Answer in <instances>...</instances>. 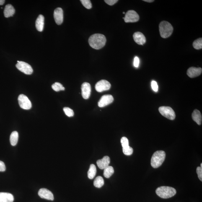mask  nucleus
<instances>
[{"label":"nucleus","mask_w":202,"mask_h":202,"mask_svg":"<svg viewBox=\"0 0 202 202\" xmlns=\"http://www.w3.org/2000/svg\"><path fill=\"white\" fill-rule=\"evenodd\" d=\"M197 173L198 175V178L202 181V168L197 167Z\"/></svg>","instance_id":"31"},{"label":"nucleus","mask_w":202,"mask_h":202,"mask_svg":"<svg viewBox=\"0 0 202 202\" xmlns=\"http://www.w3.org/2000/svg\"><path fill=\"white\" fill-rule=\"evenodd\" d=\"M201 167L202 168V164L201 163Z\"/></svg>","instance_id":"38"},{"label":"nucleus","mask_w":202,"mask_h":202,"mask_svg":"<svg viewBox=\"0 0 202 202\" xmlns=\"http://www.w3.org/2000/svg\"><path fill=\"white\" fill-rule=\"evenodd\" d=\"M165 153L162 151H156L153 155L151 159V165L154 168L160 167L165 160Z\"/></svg>","instance_id":"3"},{"label":"nucleus","mask_w":202,"mask_h":202,"mask_svg":"<svg viewBox=\"0 0 202 202\" xmlns=\"http://www.w3.org/2000/svg\"><path fill=\"white\" fill-rule=\"evenodd\" d=\"M104 184V180L103 177L99 176L96 178L94 182V186L97 188H100Z\"/></svg>","instance_id":"24"},{"label":"nucleus","mask_w":202,"mask_h":202,"mask_svg":"<svg viewBox=\"0 0 202 202\" xmlns=\"http://www.w3.org/2000/svg\"><path fill=\"white\" fill-rule=\"evenodd\" d=\"M19 103L21 108L25 110H29L31 108V102L28 98L24 94H20L18 97Z\"/></svg>","instance_id":"7"},{"label":"nucleus","mask_w":202,"mask_h":202,"mask_svg":"<svg viewBox=\"0 0 202 202\" xmlns=\"http://www.w3.org/2000/svg\"><path fill=\"white\" fill-rule=\"evenodd\" d=\"M202 72V69L200 68L190 67L188 69L187 74L189 77L193 78L200 76Z\"/></svg>","instance_id":"14"},{"label":"nucleus","mask_w":202,"mask_h":202,"mask_svg":"<svg viewBox=\"0 0 202 202\" xmlns=\"http://www.w3.org/2000/svg\"><path fill=\"white\" fill-rule=\"evenodd\" d=\"M81 3L83 6L87 9H92V3L89 0H81Z\"/></svg>","instance_id":"27"},{"label":"nucleus","mask_w":202,"mask_h":202,"mask_svg":"<svg viewBox=\"0 0 202 202\" xmlns=\"http://www.w3.org/2000/svg\"><path fill=\"white\" fill-rule=\"evenodd\" d=\"M96 168L93 164H91L88 172V176L90 179H93L96 173Z\"/></svg>","instance_id":"22"},{"label":"nucleus","mask_w":202,"mask_h":202,"mask_svg":"<svg viewBox=\"0 0 202 202\" xmlns=\"http://www.w3.org/2000/svg\"><path fill=\"white\" fill-rule=\"evenodd\" d=\"M106 42L105 36L101 34H95L89 37V45L92 48L99 50L105 46Z\"/></svg>","instance_id":"1"},{"label":"nucleus","mask_w":202,"mask_h":202,"mask_svg":"<svg viewBox=\"0 0 202 202\" xmlns=\"http://www.w3.org/2000/svg\"><path fill=\"white\" fill-rule=\"evenodd\" d=\"M114 100L113 97L111 95H105L103 96L99 101L98 103L99 106L103 107L106 106L112 103Z\"/></svg>","instance_id":"10"},{"label":"nucleus","mask_w":202,"mask_h":202,"mask_svg":"<svg viewBox=\"0 0 202 202\" xmlns=\"http://www.w3.org/2000/svg\"><path fill=\"white\" fill-rule=\"evenodd\" d=\"M134 40L138 45H143L146 42L145 37L142 33L140 32H135L133 34Z\"/></svg>","instance_id":"15"},{"label":"nucleus","mask_w":202,"mask_h":202,"mask_svg":"<svg viewBox=\"0 0 202 202\" xmlns=\"http://www.w3.org/2000/svg\"><path fill=\"white\" fill-rule=\"evenodd\" d=\"M44 17L42 15H39L36 21V27L39 32H42L44 27Z\"/></svg>","instance_id":"18"},{"label":"nucleus","mask_w":202,"mask_h":202,"mask_svg":"<svg viewBox=\"0 0 202 202\" xmlns=\"http://www.w3.org/2000/svg\"><path fill=\"white\" fill-rule=\"evenodd\" d=\"M6 170V167L4 163L0 161V172H4Z\"/></svg>","instance_id":"35"},{"label":"nucleus","mask_w":202,"mask_h":202,"mask_svg":"<svg viewBox=\"0 0 202 202\" xmlns=\"http://www.w3.org/2000/svg\"><path fill=\"white\" fill-rule=\"evenodd\" d=\"M63 110L66 115L69 117L74 116V112L71 109L68 107H65L63 108Z\"/></svg>","instance_id":"28"},{"label":"nucleus","mask_w":202,"mask_h":202,"mask_svg":"<svg viewBox=\"0 0 202 202\" xmlns=\"http://www.w3.org/2000/svg\"><path fill=\"white\" fill-rule=\"evenodd\" d=\"M39 196L40 198L49 200L53 201L54 197L53 193L50 190L45 188L40 189L38 192Z\"/></svg>","instance_id":"11"},{"label":"nucleus","mask_w":202,"mask_h":202,"mask_svg":"<svg viewBox=\"0 0 202 202\" xmlns=\"http://www.w3.org/2000/svg\"><path fill=\"white\" fill-rule=\"evenodd\" d=\"M156 193L161 198L167 199L175 195L176 193V190L172 187L162 186L156 189Z\"/></svg>","instance_id":"2"},{"label":"nucleus","mask_w":202,"mask_h":202,"mask_svg":"<svg viewBox=\"0 0 202 202\" xmlns=\"http://www.w3.org/2000/svg\"><path fill=\"white\" fill-rule=\"evenodd\" d=\"M118 0H105V2L110 5H113L117 2Z\"/></svg>","instance_id":"33"},{"label":"nucleus","mask_w":202,"mask_h":202,"mask_svg":"<svg viewBox=\"0 0 202 202\" xmlns=\"http://www.w3.org/2000/svg\"><path fill=\"white\" fill-rule=\"evenodd\" d=\"M15 12V9L13 6L11 4L6 5L5 8L4 15L5 17L9 18L13 16Z\"/></svg>","instance_id":"19"},{"label":"nucleus","mask_w":202,"mask_h":202,"mask_svg":"<svg viewBox=\"0 0 202 202\" xmlns=\"http://www.w3.org/2000/svg\"><path fill=\"white\" fill-rule=\"evenodd\" d=\"M111 87V84L106 80H102L98 82L95 85L96 90L98 92L109 90Z\"/></svg>","instance_id":"9"},{"label":"nucleus","mask_w":202,"mask_h":202,"mask_svg":"<svg viewBox=\"0 0 202 202\" xmlns=\"http://www.w3.org/2000/svg\"><path fill=\"white\" fill-rule=\"evenodd\" d=\"M120 142H121L123 148H126L129 146V141L128 138L125 137L121 138Z\"/></svg>","instance_id":"30"},{"label":"nucleus","mask_w":202,"mask_h":202,"mask_svg":"<svg viewBox=\"0 0 202 202\" xmlns=\"http://www.w3.org/2000/svg\"><path fill=\"white\" fill-rule=\"evenodd\" d=\"M110 163V158L108 156H105L102 159L98 160L97 164L99 169H104L109 166Z\"/></svg>","instance_id":"16"},{"label":"nucleus","mask_w":202,"mask_h":202,"mask_svg":"<svg viewBox=\"0 0 202 202\" xmlns=\"http://www.w3.org/2000/svg\"><path fill=\"white\" fill-rule=\"evenodd\" d=\"M19 139V134L17 131L12 132L10 137V141L13 146H16L17 144Z\"/></svg>","instance_id":"21"},{"label":"nucleus","mask_w":202,"mask_h":202,"mask_svg":"<svg viewBox=\"0 0 202 202\" xmlns=\"http://www.w3.org/2000/svg\"><path fill=\"white\" fill-rule=\"evenodd\" d=\"M139 59L138 57H135L134 58V65L136 68H138L139 64Z\"/></svg>","instance_id":"34"},{"label":"nucleus","mask_w":202,"mask_h":202,"mask_svg":"<svg viewBox=\"0 0 202 202\" xmlns=\"http://www.w3.org/2000/svg\"><path fill=\"white\" fill-rule=\"evenodd\" d=\"M5 1L4 0H0V5H3L5 3Z\"/></svg>","instance_id":"37"},{"label":"nucleus","mask_w":202,"mask_h":202,"mask_svg":"<svg viewBox=\"0 0 202 202\" xmlns=\"http://www.w3.org/2000/svg\"><path fill=\"white\" fill-rule=\"evenodd\" d=\"M143 1L144 2H146L151 3L152 2H154V1H153V0H143Z\"/></svg>","instance_id":"36"},{"label":"nucleus","mask_w":202,"mask_h":202,"mask_svg":"<svg viewBox=\"0 0 202 202\" xmlns=\"http://www.w3.org/2000/svg\"><path fill=\"white\" fill-rule=\"evenodd\" d=\"M151 86L153 90H154V92H158V87L157 83L156 81H152V82Z\"/></svg>","instance_id":"32"},{"label":"nucleus","mask_w":202,"mask_h":202,"mask_svg":"<svg viewBox=\"0 0 202 202\" xmlns=\"http://www.w3.org/2000/svg\"><path fill=\"white\" fill-rule=\"evenodd\" d=\"M114 170L112 166H108L104 169L103 175L106 178H109L113 175Z\"/></svg>","instance_id":"23"},{"label":"nucleus","mask_w":202,"mask_h":202,"mask_svg":"<svg viewBox=\"0 0 202 202\" xmlns=\"http://www.w3.org/2000/svg\"><path fill=\"white\" fill-rule=\"evenodd\" d=\"M139 19V16L136 11L129 10L125 14L124 20L126 23H134L138 22Z\"/></svg>","instance_id":"8"},{"label":"nucleus","mask_w":202,"mask_h":202,"mask_svg":"<svg viewBox=\"0 0 202 202\" xmlns=\"http://www.w3.org/2000/svg\"><path fill=\"white\" fill-rule=\"evenodd\" d=\"M192 118L194 121L196 122L199 125H201L202 123V115L199 110H194L192 114Z\"/></svg>","instance_id":"20"},{"label":"nucleus","mask_w":202,"mask_h":202,"mask_svg":"<svg viewBox=\"0 0 202 202\" xmlns=\"http://www.w3.org/2000/svg\"><path fill=\"white\" fill-rule=\"evenodd\" d=\"M159 30L161 37L163 38H167L172 35L173 28L169 22L164 21L159 24Z\"/></svg>","instance_id":"4"},{"label":"nucleus","mask_w":202,"mask_h":202,"mask_svg":"<svg viewBox=\"0 0 202 202\" xmlns=\"http://www.w3.org/2000/svg\"><path fill=\"white\" fill-rule=\"evenodd\" d=\"M82 95L83 98L87 99L90 97L91 92L90 84L88 82L83 83L81 86Z\"/></svg>","instance_id":"13"},{"label":"nucleus","mask_w":202,"mask_h":202,"mask_svg":"<svg viewBox=\"0 0 202 202\" xmlns=\"http://www.w3.org/2000/svg\"><path fill=\"white\" fill-rule=\"evenodd\" d=\"M193 46L195 49H201L202 48V38H200L195 40L193 42Z\"/></svg>","instance_id":"26"},{"label":"nucleus","mask_w":202,"mask_h":202,"mask_svg":"<svg viewBox=\"0 0 202 202\" xmlns=\"http://www.w3.org/2000/svg\"><path fill=\"white\" fill-rule=\"evenodd\" d=\"M52 88L54 90L57 92L65 90L64 87H63L62 85L59 82H55L54 84L52 85Z\"/></svg>","instance_id":"25"},{"label":"nucleus","mask_w":202,"mask_h":202,"mask_svg":"<svg viewBox=\"0 0 202 202\" xmlns=\"http://www.w3.org/2000/svg\"><path fill=\"white\" fill-rule=\"evenodd\" d=\"M17 62L16 67L19 71L26 75H31L32 74L33 70L30 64L24 61H18Z\"/></svg>","instance_id":"6"},{"label":"nucleus","mask_w":202,"mask_h":202,"mask_svg":"<svg viewBox=\"0 0 202 202\" xmlns=\"http://www.w3.org/2000/svg\"><path fill=\"white\" fill-rule=\"evenodd\" d=\"M123 152L125 155H130L133 154V149L129 146L126 148H123Z\"/></svg>","instance_id":"29"},{"label":"nucleus","mask_w":202,"mask_h":202,"mask_svg":"<svg viewBox=\"0 0 202 202\" xmlns=\"http://www.w3.org/2000/svg\"><path fill=\"white\" fill-rule=\"evenodd\" d=\"M123 13L124 14H125V12H123Z\"/></svg>","instance_id":"39"},{"label":"nucleus","mask_w":202,"mask_h":202,"mask_svg":"<svg viewBox=\"0 0 202 202\" xmlns=\"http://www.w3.org/2000/svg\"><path fill=\"white\" fill-rule=\"evenodd\" d=\"M160 113L165 118L170 120H174L176 118L175 111L171 107L169 106H161L159 108Z\"/></svg>","instance_id":"5"},{"label":"nucleus","mask_w":202,"mask_h":202,"mask_svg":"<svg viewBox=\"0 0 202 202\" xmlns=\"http://www.w3.org/2000/svg\"><path fill=\"white\" fill-rule=\"evenodd\" d=\"M14 200V196L12 194L0 193V202H13Z\"/></svg>","instance_id":"17"},{"label":"nucleus","mask_w":202,"mask_h":202,"mask_svg":"<svg viewBox=\"0 0 202 202\" xmlns=\"http://www.w3.org/2000/svg\"><path fill=\"white\" fill-rule=\"evenodd\" d=\"M54 17L55 22L58 25H60L63 22V12L62 9L57 8L55 9L54 13Z\"/></svg>","instance_id":"12"}]
</instances>
